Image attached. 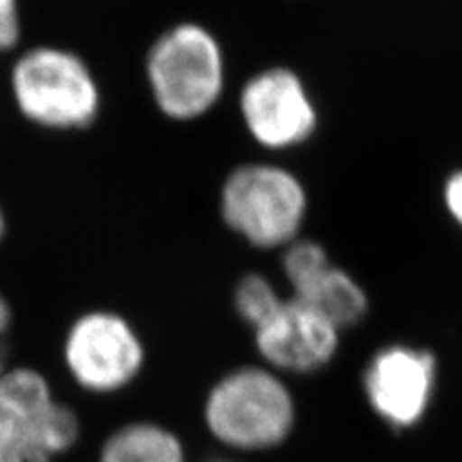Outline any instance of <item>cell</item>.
<instances>
[{
	"instance_id": "10",
	"label": "cell",
	"mask_w": 462,
	"mask_h": 462,
	"mask_svg": "<svg viewBox=\"0 0 462 462\" xmlns=\"http://www.w3.org/2000/svg\"><path fill=\"white\" fill-rule=\"evenodd\" d=\"M320 312L339 331L358 326L370 312V299L351 272L331 264L305 289L291 295Z\"/></svg>"
},
{
	"instance_id": "4",
	"label": "cell",
	"mask_w": 462,
	"mask_h": 462,
	"mask_svg": "<svg viewBox=\"0 0 462 462\" xmlns=\"http://www.w3.org/2000/svg\"><path fill=\"white\" fill-rule=\"evenodd\" d=\"M295 399L278 372L263 366L231 370L212 387L205 420L212 436L243 451L272 449L291 436Z\"/></svg>"
},
{
	"instance_id": "15",
	"label": "cell",
	"mask_w": 462,
	"mask_h": 462,
	"mask_svg": "<svg viewBox=\"0 0 462 462\" xmlns=\"http://www.w3.org/2000/svg\"><path fill=\"white\" fill-rule=\"evenodd\" d=\"M441 205L449 220L462 231V168L453 170L441 183Z\"/></svg>"
},
{
	"instance_id": "5",
	"label": "cell",
	"mask_w": 462,
	"mask_h": 462,
	"mask_svg": "<svg viewBox=\"0 0 462 462\" xmlns=\"http://www.w3.org/2000/svg\"><path fill=\"white\" fill-rule=\"evenodd\" d=\"M79 436L76 412L32 368L0 374V462H52Z\"/></svg>"
},
{
	"instance_id": "6",
	"label": "cell",
	"mask_w": 462,
	"mask_h": 462,
	"mask_svg": "<svg viewBox=\"0 0 462 462\" xmlns=\"http://www.w3.org/2000/svg\"><path fill=\"white\" fill-rule=\"evenodd\" d=\"M237 112L251 141L268 152L305 147L320 129V110L309 83L283 64L266 66L245 79Z\"/></svg>"
},
{
	"instance_id": "19",
	"label": "cell",
	"mask_w": 462,
	"mask_h": 462,
	"mask_svg": "<svg viewBox=\"0 0 462 462\" xmlns=\"http://www.w3.org/2000/svg\"><path fill=\"white\" fill-rule=\"evenodd\" d=\"M214 462H220V460H214Z\"/></svg>"
},
{
	"instance_id": "18",
	"label": "cell",
	"mask_w": 462,
	"mask_h": 462,
	"mask_svg": "<svg viewBox=\"0 0 462 462\" xmlns=\"http://www.w3.org/2000/svg\"><path fill=\"white\" fill-rule=\"evenodd\" d=\"M5 372V368H3V349H0V374Z\"/></svg>"
},
{
	"instance_id": "9",
	"label": "cell",
	"mask_w": 462,
	"mask_h": 462,
	"mask_svg": "<svg viewBox=\"0 0 462 462\" xmlns=\"http://www.w3.org/2000/svg\"><path fill=\"white\" fill-rule=\"evenodd\" d=\"M341 331L328 318L295 297H287L254 329L256 349L270 370L312 374L328 366L339 351Z\"/></svg>"
},
{
	"instance_id": "8",
	"label": "cell",
	"mask_w": 462,
	"mask_h": 462,
	"mask_svg": "<svg viewBox=\"0 0 462 462\" xmlns=\"http://www.w3.org/2000/svg\"><path fill=\"white\" fill-rule=\"evenodd\" d=\"M436 383V355L404 343L387 345L375 353L363 382L372 411L395 430H407L422 420Z\"/></svg>"
},
{
	"instance_id": "17",
	"label": "cell",
	"mask_w": 462,
	"mask_h": 462,
	"mask_svg": "<svg viewBox=\"0 0 462 462\" xmlns=\"http://www.w3.org/2000/svg\"><path fill=\"white\" fill-rule=\"evenodd\" d=\"M6 234H8V216H6L3 202H0V245H3Z\"/></svg>"
},
{
	"instance_id": "13",
	"label": "cell",
	"mask_w": 462,
	"mask_h": 462,
	"mask_svg": "<svg viewBox=\"0 0 462 462\" xmlns=\"http://www.w3.org/2000/svg\"><path fill=\"white\" fill-rule=\"evenodd\" d=\"M331 264H334V260H331L324 243L305 236L287 245L282 251V273L287 285L291 287V295L305 289Z\"/></svg>"
},
{
	"instance_id": "7",
	"label": "cell",
	"mask_w": 462,
	"mask_h": 462,
	"mask_svg": "<svg viewBox=\"0 0 462 462\" xmlns=\"http://www.w3.org/2000/svg\"><path fill=\"white\" fill-rule=\"evenodd\" d=\"M64 363L87 392L114 393L139 375L144 346L134 324L120 312L89 310L68 328Z\"/></svg>"
},
{
	"instance_id": "11",
	"label": "cell",
	"mask_w": 462,
	"mask_h": 462,
	"mask_svg": "<svg viewBox=\"0 0 462 462\" xmlns=\"http://www.w3.org/2000/svg\"><path fill=\"white\" fill-rule=\"evenodd\" d=\"M98 462H185V455L176 433L152 422H135L112 433Z\"/></svg>"
},
{
	"instance_id": "14",
	"label": "cell",
	"mask_w": 462,
	"mask_h": 462,
	"mask_svg": "<svg viewBox=\"0 0 462 462\" xmlns=\"http://www.w3.org/2000/svg\"><path fill=\"white\" fill-rule=\"evenodd\" d=\"M23 37L20 0H0V54L16 51Z\"/></svg>"
},
{
	"instance_id": "3",
	"label": "cell",
	"mask_w": 462,
	"mask_h": 462,
	"mask_svg": "<svg viewBox=\"0 0 462 462\" xmlns=\"http://www.w3.org/2000/svg\"><path fill=\"white\" fill-rule=\"evenodd\" d=\"M224 226L258 251H283L302 237L310 212L307 183L297 171L273 161L243 162L220 185Z\"/></svg>"
},
{
	"instance_id": "2",
	"label": "cell",
	"mask_w": 462,
	"mask_h": 462,
	"mask_svg": "<svg viewBox=\"0 0 462 462\" xmlns=\"http://www.w3.org/2000/svg\"><path fill=\"white\" fill-rule=\"evenodd\" d=\"M10 97L22 118L52 134L93 127L103 112V89L85 58L60 45L22 51L10 68Z\"/></svg>"
},
{
	"instance_id": "16",
	"label": "cell",
	"mask_w": 462,
	"mask_h": 462,
	"mask_svg": "<svg viewBox=\"0 0 462 462\" xmlns=\"http://www.w3.org/2000/svg\"><path fill=\"white\" fill-rule=\"evenodd\" d=\"M12 326V307L6 297L0 293V341L6 336V331Z\"/></svg>"
},
{
	"instance_id": "1",
	"label": "cell",
	"mask_w": 462,
	"mask_h": 462,
	"mask_svg": "<svg viewBox=\"0 0 462 462\" xmlns=\"http://www.w3.org/2000/svg\"><path fill=\"white\" fill-rule=\"evenodd\" d=\"M144 83L166 120L191 124L207 118L222 103L227 87L220 37L193 20L166 27L144 54Z\"/></svg>"
},
{
	"instance_id": "12",
	"label": "cell",
	"mask_w": 462,
	"mask_h": 462,
	"mask_svg": "<svg viewBox=\"0 0 462 462\" xmlns=\"http://www.w3.org/2000/svg\"><path fill=\"white\" fill-rule=\"evenodd\" d=\"M283 299L273 282L260 272H247L234 287V309L253 331L280 309Z\"/></svg>"
}]
</instances>
